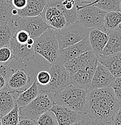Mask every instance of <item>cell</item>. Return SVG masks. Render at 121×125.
Listing matches in <instances>:
<instances>
[{
  "label": "cell",
  "instance_id": "2",
  "mask_svg": "<svg viewBox=\"0 0 121 125\" xmlns=\"http://www.w3.org/2000/svg\"><path fill=\"white\" fill-rule=\"evenodd\" d=\"M89 92V90L82 89L70 84L62 92L54 93L55 102L77 112L87 114Z\"/></svg>",
  "mask_w": 121,
  "mask_h": 125
},
{
  "label": "cell",
  "instance_id": "37",
  "mask_svg": "<svg viewBox=\"0 0 121 125\" xmlns=\"http://www.w3.org/2000/svg\"><path fill=\"white\" fill-rule=\"evenodd\" d=\"M111 122L114 125H121V104L118 111L113 115Z\"/></svg>",
  "mask_w": 121,
  "mask_h": 125
},
{
  "label": "cell",
  "instance_id": "22",
  "mask_svg": "<svg viewBox=\"0 0 121 125\" xmlns=\"http://www.w3.org/2000/svg\"><path fill=\"white\" fill-rule=\"evenodd\" d=\"M121 26V12L120 11H108L104 19V31L114 30Z\"/></svg>",
  "mask_w": 121,
  "mask_h": 125
},
{
  "label": "cell",
  "instance_id": "39",
  "mask_svg": "<svg viewBox=\"0 0 121 125\" xmlns=\"http://www.w3.org/2000/svg\"><path fill=\"white\" fill-rule=\"evenodd\" d=\"M98 125H114L113 124V123L111 122H106V123H102V124H99Z\"/></svg>",
  "mask_w": 121,
  "mask_h": 125
},
{
  "label": "cell",
  "instance_id": "12",
  "mask_svg": "<svg viewBox=\"0 0 121 125\" xmlns=\"http://www.w3.org/2000/svg\"><path fill=\"white\" fill-rule=\"evenodd\" d=\"M116 78L102 64L98 62L89 90L111 87Z\"/></svg>",
  "mask_w": 121,
  "mask_h": 125
},
{
  "label": "cell",
  "instance_id": "14",
  "mask_svg": "<svg viewBox=\"0 0 121 125\" xmlns=\"http://www.w3.org/2000/svg\"><path fill=\"white\" fill-rule=\"evenodd\" d=\"M95 62H98L97 57L93 51L90 50L65 62L63 64L69 75H71L80 69Z\"/></svg>",
  "mask_w": 121,
  "mask_h": 125
},
{
  "label": "cell",
  "instance_id": "25",
  "mask_svg": "<svg viewBox=\"0 0 121 125\" xmlns=\"http://www.w3.org/2000/svg\"><path fill=\"white\" fill-rule=\"evenodd\" d=\"M14 7L7 0H0V25L6 24L13 20Z\"/></svg>",
  "mask_w": 121,
  "mask_h": 125
},
{
  "label": "cell",
  "instance_id": "23",
  "mask_svg": "<svg viewBox=\"0 0 121 125\" xmlns=\"http://www.w3.org/2000/svg\"><path fill=\"white\" fill-rule=\"evenodd\" d=\"M17 30L13 19L6 24L0 25V48L10 46V40Z\"/></svg>",
  "mask_w": 121,
  "mask_h": 125
},
{
  "label": "cell",
  "instance_id": "19",
  "mask_svg": "<svg viewBox=\"0 0 121 125\" xmlns=\"http://www.w3.org/2000/svg\"><path fill=\"white\" fill-rule=\"evenodd\" d=\"M109 40L105 45L102 55L116 54L121 52V26L114 30L108 31Z\"/></svg>",
  "mask_w": 121,
  "mask_h": 125
},
{
  "label": "cell",
  "instance_id": "24",
  "mask_svg": "<svg viewBox=\"0 0 121 125\" xmlns=\"http://www.w3.org/2000/svg\"><path fill=\"white\" fill-rule=\"evenodd\" d=\"M86 4L107 12L120 10V0H92L91 2Z\"/></svg>",
  "mask_w": 121,
  "mask_h": 125
},
{
  "label": "cell",
  "instance_id": "36",
  "mask_svg": "<svg viewBox=\"0 0 121 125\" xmlns=\"http://www.w3.org/2000/svg\"><path fill=\"white\" fill-rule=\"evenodd\" d=\"M18 125H38L36 120L30 119V118H25L19 115V122Z\"/></svg>",
  "mask_w": 121,
  "mask_h": 125
},
{
  "label": "cell",
  "instance_id": "42",
  "mask_svg": "<svg viewBox=\"0 0 121 125\" xmlns=\"http://www.w3.org/2000/svg\"><path fill=\"white\" fill-rule=\"evenodd\" d=\"M0 125H2V123H1V118H0Z\"/></svg>",
  "mask_w": 121,
  "mask_h": 125
},
{
  "label": "cell",
  "instance_id": "33",
  "mask_svg": "<svg viewBox=\"0 0 121 125\" xmlns=\"http://www.w3.org/2000/svg\"><path fill=\"white\" fill-rule=\"evenodd\" d=\"M13 72V69L10 68L7 64L0 63V75L4 76L7 79V81Z\"/></svg>",
  "mask_w": 121,
  "mask_h": 125
},
{
  "label": "cell",
  "instance_id": "17",
  "mask_svg": "<svg viewBox=\"0 0 121 125\" xmlns=\"http://www.w3.org/2000/svg\"><path fill=\"white\" fill-rule=\"evenodd\" d=\"M98 62L102 64L115 78L121 77V52L97 57Z\"/></svg>",
  "mask_w": 121,
  "mask_h": 125
},
{
  "label": "cell",
  "instance_id": "9",
  "mask_svg": "<svg viewBox=\"0 0 121 125\" xmlns=\"http://www.w3.org/2000/svg\"><path fill=\"white\" fill-rule=\"evenodd\" d=\"M90 50H92V48L90 44L89 36L88 35L79 42L64 49H60L58 62L65 64Z\"/></svg>",
  "mask_w": 121,
  "mask_h": 125
},
{
  "label": "cell",
  "instance_id": "16",
  "mask_svg": "<svg viewBox=\"0 0 121 125\" xmlns=\"http://www.w3.org/2000/svg\"><path fill=\"white\" fill-rule=\"evenodd\" d=\"M89 39L92 50L96 57L102 55L104 49L109 40V35L99 29H89Z\"/></svg>",
  "mask_w": 121,
  "mask_h": 125
},
{
  "label": "cell",
  "instance_id": "8",
  "mask_svg": "<svg viewBox=\"0 0 121 125\" xmlns=\"http://www.w3.org/2000/svg\"><path fill=\"white\" fill-rule=\"evenodd\" d=\"M13 19L17 30L26 31L33 39L39 37L46 30L51 28L40 15L33 17L13 15Z\"/></svg>",
  "mask_w": 121,
  "mask_h": 125
},
{
  "label": "cell",
  "instance_id": "30",
  "mask_svg": "<svg viewBox=\"0 0 121 125\" xmlns=\"http://www.w3.org/2000/svg\"><path fill=\"white\" fill-rule=\"evenodd\" d=\"M50 79L51 75L48 70H42L37 74L36 81L39 85L44 86L49 84Z\"/></svg>",
  "mask_w": 121,
  "mask_h": 125
},
{
  "label": "cell",
  "instance_id": "11",
  "mask_svg": "<svg viewBox=\"0 0 121 125\" xmlns=\"http://www.w3.org/2000/svg\"><path fill=\"white\" fill-rule=\"evenodd\" d=\"M98 62L85 66L74 73L71 76V84L78 88L89 90Z\"/></svg>",
  "mask_w": 121,
  "mask_h": 125
},
{
  "label": "cell",
  "instance_id": "6",
  "mask_svg": "<svg viewBox=\"0 0 121 125\" xmlns=\"http://www.w3.org/2000/svg\"><path fill=\"white\" fill-rule=\"evenodd\" d=\"M89 29L80 22L67 23L60 30H55V37L60 49H64L79 42L89 34Z\"/></svg>",
  "mask_w": 121,
  "mask_h": 125
},
{
  "label": "cell",
  "instance_id": "27",
  "mask_svg": "<svg viewBox=\"0 0 121 125\" xmlns=\"http://www.w3.org/2000/svg\"><path fill=\"white\" fill-rule=\"evenodd\" d=\"M36 122L38 125H58L55 114L50 110L43 113Z\"/></svg>",
  "mask_w": 121,
  "mask_h": 125
},
{
  "label": "cell",
  "instance_id": "20",
  "mask_svg": "<svg viewBox=\"0 0 121 125\" xmlns=\"http://www.w3.org/2000/svg\"><path fill=\"white\" fill-rule=\"evenodd\" d=\"M48 3V0H27L24 9L18 10V15L22 17L39 16Z\"/></svg>",
  "mask_w": 121,
  "mask_h": 125
},
{
  "label": "cell",
  "instance_id": "4",
  "mask_svg": "<svg viewBox=\"0 0 121 125\" xmlns=\"http://www.w3.org/2000/svg\"><path fill=\"white\" fill-rule=\"evenodd\" d=\"M78 21L88 29H99L104 31V19L107 11L90 6L83 2L76 1Z\"/></svg>",
  "mask_w": 121,
  "mask_h": 125
},
{
  "label": "cell",
  "instance_id": "41",
  "mask_svg": "<svg viewBox=\"0 0 121 125\" xmlns=\"http://www.w3.org/2000/svg\"><path fill=\"white\" fill-rule=\"evenodd\" d=\"M119 11L121 12V0H120V10Z\"/></svg>",
  "mask_w": 121,
  "mask_h": 125
},
{
  "label": "cell",
  "instance_id": "18",
  "mask_svg": "<svg viewBox=\"0 0 121 125\" xmlns=\"http://www.w3.org/2000/svg\"><path fill=\"white\" fill-rule=\"evenodd\" d=\"M18 93L10 90L6 87L0 89V118L3 117L16 105V96Z\"/></svg>",
  "mask_w": 121,
  "mask_h": 125
},
{
  "label": "cell",
  "instance_id": "45",
  "mask_svg": "<svg viewBox=\"0 0 121 125\" xmlns=\"http://www.w3.org/2000/svg\"><path fill=\"white\" fill-rule=\"evenodd\" d=\"M7 1H8V0H7Z\"/></svg>",
  "mask_w": 121,
  "mask_h": 125
},
{
  "label": "cell",
  "instance_id": "38",
  "mask_svg": "<svg viewBox=\"0 0 121 125\" xmlns=\"http://www.w3.org/2000/svg\"><path fill=\"white\" fill-rule=\"evenodd\" d=\"M75 2H76V0L75 1H67L66 0H63V5L64 7L67 10H72L75 7Z\"/></svg>",
  "mask_w": 121,
  "mask_h": 125
},
{
  "label": "cell",
  "instance_id": "10",
  "mask_svg": "<svg viewBox=\"0 0 121 125\" xmlns=\"http://www.w3.org/2000/svg\"><path fill=\"white\" fill-rule=\"evenodd\" d=\"M49 110L55 114L58 125H71L80 120L86 115L56 104L53 105Z\"/></svg>",
  "mask_w": 121,
  "mask_h": 125
},
{
  "label": "cell",
  "instance_id": "34",
  "mask_svg": "<svg viewBox=\"0 0 121 125\" xmlns=\"http://www.w3.org/2000/svg\"><path fill=\"white\" fill-rule=\"evenodd\" d=\"M71 125H97V124L88 117V114H86L81 119Z\"/></svg>",
  "mask_w": 121,
  "mask_h": 125
},
{
  "label": "cell",
  "instance_id": "26",
  "mask_svg": "<svg viewBox=\"0 0 121 125\" xmlns=\"http://www.w3.org/2000/svg\"><path fill=\"white\" fill-rule=\"evenodd\" d=\"M19 119V107L16 104L9 113L1 118L2 125H18Z\"/></svg>",
  "mask_w": 121,
  "mask_h": 125
},
{
  "label": "cell",
  "instance_id": "35",
  "mask_svg": "<svg viewBox=\"0 0 121 125\" xmlns=\"http://www.w3.org/2000/svg\"><path fill=\"white\" fill-rule=\"evenodd\" d=\"M9 2L15 9L21 10L25 7L27 4V0H11Z\"/></svg>",
  "mask_w": 121,
  "mask_h": 125
},
{
  "label": "cell",
  "instance_id": "21",
  "mask_svg": "<svg viewBox=\"0 0 121 125\" xmlns=\"http://www.w3.org/2000/svg\"><path fill=\"white\" fill-rule=\"evenodd\" d=\"M39 93L38 84L36 79H34L29 88L18 93V97L16 99V104L19 108L25 106L34 99Z\"/></svg>",
  "mask_w": 121,
  "mask_h": 125
},
{
  "label": "cell",
  "instance_id": "13",
  "mask_svg": "<svg viewBox=\"0 0 121 125\" xmlns=\"http://www.w3.org/2000/svg\"><path fill=\"white\" fill-rule=\"evenodd\" d=\"M34 45L28 44H21L16 41L14 34L10 40V48L13 54V57L18 62H24L34 58L35 52Z\"/></svg>",
  "mask_w": 121,
  "mask_h": 125
},
{
  "label": "cell",
  "instance_id": "5",
  "mask_svg": "<svg viewBox=\"0 0 121 125\" xmlns=\"http://www.w3.org/2000/svg\"><path fill=\"white\" fill-rule=\"evenodd\" d=\"M54 104H55L54 93L48 92H40L38 96L30 103L19 108V115L36 121L43 113L49 110Z\"/></svg>",
  "mask_w": 121,
  "mask_h": 125
},
{
  "label": "cell",
  "instance_id": "15",
  "mask_svg": "<svg viewBox=\"0 0 121 125\" xmlns=\"http://www.w3.org/2000/svg\"><path fill=\"white\" fill-rule=\"evenodd\" d=\"M31 78L23 69L14 70L7 82V87L10 90L19 93L24 91L26 86L30 83Z\"/></svg>",
  "mask_w": 121,
  "mask_h": 125
},
{
  "label": "cell",
  "instance_id": "29",
  "mask_svg": "<svg viewBox=\"0 0 121 125\" xmlns=\"http://www.w3.org/2000/svg\"><path fill=\"white\" fill-rule=\"evenodd\" d=\"M13 58L10 46L0 48V63L7 64Z\"/></svg>",
  "mask_w": 121,
  "mask_h": 125
},
{
  "label": "cell",
  "instance_id": "28",
  "mask_svg": "<svg viewBox=\"0 0 121 125\" xmlns=\"http://www.w3.org/2000/svg\"><path fill=\"white\" fill-rule=\"evenodd\" d=\"M46 23L52 28L55 30L62 29L67 24L63 14H60L52 17Z\"/></svg>",
  "mask_w": 121,
  "mask_h": 125
},
{
  "label": "cell",
  "instance_id": "3",
  "mask_svg": "<svg viewBox=\"0 0 121 125\" xmlns=\"http://www.w3.org/2000/svg\"><path fill=\"white\" fill-rule=\"evenodd\" d=\"M34 51L44 57L50 64L58 62L60 48L55 37V29L48 28L34 39Z\"/></svg>",
  "mask_w": 121,
  "mask_h": 125
},
{
  "label": "cell",
  "instance_id": "40",
  "mask_svg": "<svg viewBox=\"0 0 121 125\" xmlns=\"http://www.w3.org/2000/svg\"><path fill=\"white\" fill-rule=\"evenodd\" d=\"M77 1H80V2H85V3H89V2H91L92 0H76Z\"/></svg>",
  "mask_w": 121,
  "mask_h": 125
},
{
  "label": "cell",
  "instance_id": "7",
  "mask_svg": "<svg viewBox=\"0 0 121 125\" xmlns=\"http://www.w3.org/2000/svg\"><path fill=\"white\" fill-rule=\"evenodd\" d=\"M48 71L51 75L50 82L46 85L41 86L38 84L40 92L58 93L71 84L69 73L62 62H57L50 64Z\"/></svg>",
  "mask_w": 121,
  "mask_h": 125
},
{
  "label": "cell",
  "instance_id": "44",
  "mask_svg": "<svg viewBox=\"0 0 121 125\" xmlns=\"http://www.w3.org/2000/svg\"><path fill=\"white\" fill-rule=\"evenodd\" d=\"M10 1H11V0H8V1H9V2H10Z\"/></svg>",
  "mask_w": 121,
  "mask_h": 125
},
{
  "label": "cell",
  "instance_id": "1",
  "mask_svg": "<svg viewBox=\"0 0 121 125\" xmlns=\"http://www.w3.org/2000/svg\"><path fill=\"white\" fill-rule=\"evenodd\" d=\"M87 101V114L97 125L111 122L120 107L111 87L89 90Z\"/></svg>",
  "mask_w": 121,
  "mask_h": 125
},
{
  "label": "cell",
  "instance_id": "43",
  "mask_svg": "<svg viewBox=\"0 0 121 125\" xmlns=\"http://www.w3.org/2000/svg\"><path fill=\"white\" fill-rule=\"evenodd\" d=\"M66 1H75V0H66Z\"/></svg>",
  "mask_w": 121,
  "mask_h": 125
},
{
  "label": "cell",
  "instance_id": "31",
  "mask_svg": "<svg viewBox=\"0 0 121 125\" xmlns=\"http://www.w3.org/2000/svg\"><path fill=\"white\" fill-rule=\"evenodd\" d=\"M16 41L21 44H27L30 36L26 31L23 30H17L14 33Z\"/></svg>",
  "mask_w": 121,
  "mask_h": 125
},
{
  "label": "cell",
  "instance_id": "32",
  "mask_svg": "<svg viewBox=\"0 0 121 125\" xmlns=\"http://www.w3.org/2000/svg\"><path fill=\"white\" fill-rule=\"evenodd\" d=\"M114 91L115 97L117 101L121 104V77L116 78L111 86Z\"/></svg>",
  "mask_w": 121,
  "mask_h": 125
}]
</instances>
